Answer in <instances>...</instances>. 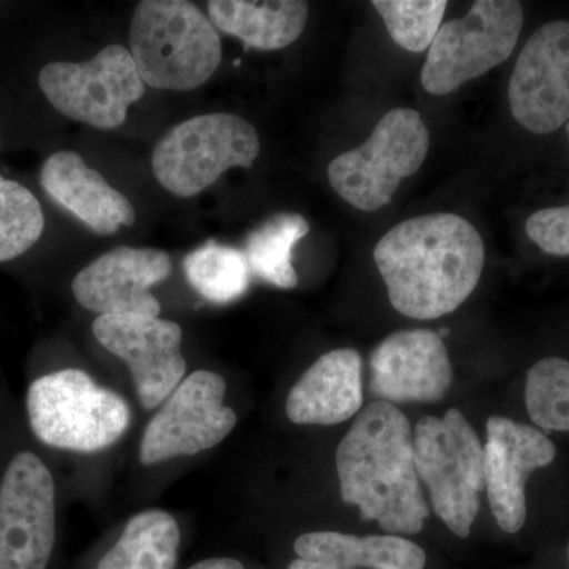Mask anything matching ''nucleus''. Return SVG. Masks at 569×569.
<instances>
[{
    "instance_id": "nucleus-10",
    "label": "nucleus",
    "mask_w": 569,
    "mask_h": 569,
    "mask_svg": "<svg viewBox=\"0 0 569 569\" xmlns=\"http://www.w3.org/2000/svg\"><path fill=\"white\" fill-rule=\"evenodd\" d=\"M227 383L219 373L197 370L183 378L146 426L140 445L142 466L194 456L222 443L238 415L223 403Z\"/></svg>"
},
{
    "instance_id": "nucleus-5",
    "label": "nucleus",
    "mask_w": 569,
    "mask_h": 569,
    "mask_svg": "<svg viewBox=\"0 0 569 569\" xmlns=\"http://www.w3.org/2000/svg\"><path fill=\"white\" fill-rule=\"evenodd\" d=\"M415 463L433 511L459 538L470 537L486 489L485 447L462 411L426 417L415 427Z\"/></svg>"
},
{
    "instance_id": "nucleus-7",
    "label": "nucleus",
    "mask_w": 569,
    "mask_h": 569,
    "mask_svg": "<svg viewBox=\"0 0 569 569\" xmlns=\"http://www.w3.org/2000/svg\"><path fill=\"white\" fill-rule=\"evenodd\" d=\"M429 146L421 114L397 108L380 119L365 144L329 163V183L356 209L377 211L391 203L400 182L422 167Z\"/></svg>"
},
{
    "instance_id": "nucleus-24",
    "label": "nucleus",
    "mask_w": 569,
    "mask_h": 569,
    "mask_svg": "<svg viewBox=\"0 0 569 569\" xmlns=\"http://www.w3.org/2000/svg\"><path fill=\"white\" fill-rule=\"evenodd\" d=\"M43 230V209L31 190L0 174V261L28 252Z\"/></svg>"
},
{
    "instance_id": "nucleus-25",
    "label": "nucleus",
    "mask_w": 569,
    "mask_h": 569,
    "mask_svg": "<svg viewBox=\"0 0 569 569\" xmlns=\"http://www.w3.org/2000/svg\"><path fill=\"white\" fill-rule=\"evenodd\" d=\"M531 421L550 432H569V361L546 358L531 367L526 385Z\"/></svg>"
},
{
    "instance_id": "nucleus-12",
    "label": "nucleus",
    "mask_w": 569,
    "mask_h": 569,
    "mask_svg": "<svg viewBox=\"0 0 569 569\" xmlns=\"http://www.w3.org/2000/svg\"><path fill=\"white\" fill-rule=\"evenodd\" d=\"M97 342L122 359L146 410L162 406L187 372L182 329L174 321L148 316H100L93 321Z\"/></svg>"
},
{
    "instance_id": "nucleus-11",
    "label": "nucleus",
    "mask_w": 569,
    "mask_h": 569,
    "mask_svg": "<svg viewBox=\"0 0 569 569\" xmlns=\"http://www.w3.org/2000/svg\"><path fill=\"white\" fill-rule=\"evenodd\" d=\"M54 545V479L39 456L18 452L0 482V569H47Z\"/></svg>"
},
{
    "instance_id": "nucleus-26",
    "label": "nucleus",
    "mask_w": 569,
    "mask_h": 569,
    "mask_svg": "<svg viewBox=\"0 0 569 569\" xmlns=\"http://www.w3.org/2000/svg\"><path fill=\"white\" fill-rule=\"evenodd\" d=\"M389 36L410 52L429 50L443 24L448 2L445 0H376Z\"/></svg>"
},
{
    "instance_id": "nucleus-13",
    "label": "nucleus",
    "mask_w": 569,
    "mask_h": 569,
    "mask_svg": "<svg viewBox=\"0 0 569 569\" xmlns=\"http://www.w3.org/2000/svg\"><path fill=\"white\" fill-rule=\"evenodd\" d=\"M512 118L548 134L569 121V21H550L520 51L508 86Z\"/></svg>"
},
{
    "instance_id": "nucleus-8",
    "label": "nucleus",
    "mask_w": 569,
    "mask_h": 569,
    "mask_svg": "<svg viewBox=\"0 0 569 569\" xmlns=\"http://www.w3.org/2000/svg\"><path fill=\"white\" fill-rule=\"evenodd\" d=\"M523 26L522 3L477 0L460 20L443 22L422 67V88L448 96L507 61Z\"/></svg>"
},
{
    "instance_id": "nucleus-4",
    "label": "nucleus",
    "mask_w": 569,
    "mask_h": 569,
    "mask_svg": "<svg viewBox=\"0 0 569 569\" xmlns=\"http://www.w3.org/2000/svg\"><path fill=\"white\" fill-rule=\"evenodd\" d=\"M26 403L32 432L41 443L81 455L118 443L132 417L123 397L78 369L37 378Z\"/></svg>"
},
{
    "instance_id": "nucleus-17",
    "label": "nucleus",
    "mask_w": 569,
    "mask_h": 569,
    "mask_svg": "<svg viewBox=\"0 0 569 569\" xmlns=\"http://www.w3.org/2000/svg\"><path fill=\"white\" fill-rule=\"evenodd\" d=\"M44 192L97 234H112L137 220L126 194L107 182L99 171L86 164L77 152L52 153L41 167Z\"/></svg>"
},
{
    "instance_id": "nucleus-9",
    "label": "nucleus",
    "mask_w": 569,
    "mask_h": 569,
    "mask_svg": "<svg viewBox=\"0 0 569 569\" xmlns=\"http://www.w3.org/2000/svg\"><path fill=\"white\" fill-rule=\"evenodd\" d=\"M39 86L56 110L100 130L122 126L129 108L144 96V82L122 44L103 48L88 62L48 63Z\"/></svg>"
},
{
    "instance_id": "nucleus-23",
    "label": "nucleus",
    "mask_w": 569,
    "mask_h": 569,
    "mask_svg": "<svg viewBox=\"0 0 569 569\" xmlns=\"http://www.w3.org/2000/svg\"><path fill=\"white\" fill-rule=\"evenodd\" d=\"M183 272L198 295L213 305H230L250 287L249 261L242 250L209 241L183 260Z\"/></svg>"
},
{
    "instance_id": "nucleus-19",
    "label": "nucleus",
    "mask_w": 569,
    "mask_h": 569,
    "mask_svg": "<svg viewBox=\"0 0 569 569\" xmlns=\"http://www.w3.org/2000/svg\"><path fill=\"white\" fill-rule=\"evenodd\" d=\"M298 559L288 569H425L427 556L410 539L310 531L295 541Z\"/></svg>"
},
{
    "instance_id": "nucleus-28",
    "label": "nucleus",
    "mask_w": 569,
    "mask_h": 569,
    "mask_svg": "<svg viewBox=\"0 0 569 569\" xmlns=\"http://www.w3.org/2000/svg\"><path fill=\"white\" fill-rule=\"evenodd\" d=\"M189 569H244V565L239 560L228 559V557H217L194 563Z\"/></svg>"
},
{
    "instance_id": "nucleus-27",
    "label": "nucleus",
    "mask_w": 569,
    "mask_h": 569,
    "mask_svg": "<svg viewBox=\"0 0 569 569\" xmlns=\"http://www.w3.org/2000/svg\"><path fill=\"white\" fill-rule=\"evenodd\" d=\"M526 231L542 252L569 257V204L531 213Z\"/></svg>"
},
{
    "instance_id": "nucleus-3",
    "label": "nucleus",
    "mask_w": 569,
    "mask_h": 569,
    "mask_svg": "<svg viewBox=\"0 0 569 569\" xmlns=\"http://www.w3.org/2000/svg\"><path fill=\"white\" fill-rule=\"evenodd\" d=\"M129 40L142 82L160 91H193L222 61L219 31L186 0H142L134 7Z\"/></svg>"
},
{
    "instance_id": "nucleus-18",
    "label": "nucleus",
    "mask_w": 569,
    "mask_h": 569,
    "mask_svg": "<svg viewBox=\"0 0 569 569\" xmlns=\"http://www.w3.org/2000/svg\"><path fill=\"white\" fill-rule=\"evenodd\" d=\"M361 356L351 348L328 351L302 373L287 399V417L295 425L336 426L362 407Z\"/></svg>"
},
{
    "instance_id": "nucleus-30",
    "label": "nucleus",
    "mask_w": 569,
    "mask_h": 569,
    "mask_svg": "<svg viewBox=\"0 0 569 569\" xmlns=\"http://www.w3.org/2000/svg\"><path fill=\"white\" fill-rule=\"evenodd\" d=\"M568 557H569V546H568Z\"/></svg>"
},
{
    "instance_id": "nucleus-1",
    "label": "nucleus",
    "mask_w": 569,
    "mask_h": 569,
    "mask_svg": "<svg viewBox=\"0 0 569 569\" xmlns=\"http://www.w3.org/2000/svg\"><path fill=\"white\" fill-rule=\"evenodd\" d=\"M485 257L477 228L451 212L396 224L373 250L389 301L415 320H436L459 309L481 279Z\"/></svg>"
},
{
    "instance_id": "nucleus-14",
    "label": "nucleus",
    "mask_w": 569,
    "mask_h": 569,
    "mask_svg": "<svg viewBox=\"0 0 569 569\" xmlns=\"http://www.w3.org/2000/svg\"><path fill=\"white\" fill-rule=\"evenodd\" d=\"M170 254L157 249L118 247L78 272L71 291L78 305L100 316L159 317L153 284L171 274Z\"/></svg>"
},
{
    "instance_id": "nucleus-15",
    "label": "nucleus",
    "mask_w": 569,
    "mask_h": 569,
    "mask_svg": "<svg viewBox=\"0 0 569 569\" xmlns=\"http://www.w3.org/2000/svg\"><path fill=\"white\" fill-rule=\"evenodd\" d=\"M556 445L535 427L503 417L488 421L485 479L498 527L518 533L527 519L526 485L531 473L550 466Z\"/></svg>"
},
{
    "instance_id": "nucleus-29",
    "label": "nucleus",
    "mask_w": 569,
    "mask_h": 569,
    "mask_svg": "<svg viewBox=\"0 0 569 569\" xmlns=\"http://www.w3.org/2000/svg\"><path fill=\"white\" fill-rule=\"evenodd\" d=\"M568 140H569V121H568Z\"/></svg>"
},
{
    "instance_id": "nucleus-22",
    "label": "nucleus",
    "mask_w": 569,
    "mask_h": 569,
    "mask_svg": "<svg viewBox=\"0 0 569 569\" xmlns=\"http://www.w3.org/2000/svg\"><path fill=\"white\" fill-rule=\"evenodd\" d=\"M309 231L301 213L279 212L264 220L246 239L244 253L252 274L282 290L295 288L293 250Z\"/></svg>"
},
{
    "instance_id": "nucleus-2",
    "label": "nucleus",
    "mask_w": 569,
    "mask_h": 569,
    "mask_svg": "<svg viewBox=\"0 0 569 569\" xmlns=\"http://www.w3.org/2000/svg\"><path fill=\"white\" fill-rule=\"evenodd\" d=\"M340 496L391 535H417L429 518L406 415L385 400L367 406L336 452Z\"/></svg>"
},
{
    "instance_id": "nucleus-6",
    "label": "nucleus",
    "mask_w": 569,
    "mask_h": 569,
    "mask_svg": "<svg viewBox=\"0 0 569 569\" xmlns=\"http://www.w3.org/2000/svg\"><path fill=\"white\" fill-rule=\"evenodd\" d=\"M257 129L241 116L212 112L170 130L152 152V171L163 189L197 197L231 168H252L260 156Z\"/></svg>"
},
{
    "instance_id": "nucleus-21",
    "label": "nucleus",
    "mask_w": 569,
    "mask_h": 569,
    "mask_svg": "<svg viewBox=\"0 0 569 569\" xmlns=\"http://www.w3.org/2000/svg\"><path fill=\"white\" fill-rule=\"evenodd\" d=\"M179 545L181 530L173 516L163 509H146L127 522L97 569H174Z\"/></svg>"
},
{
    "instance_id": "nucleus-16",
    "label": "nucleus",
    "mask_w": 569,
    "mask_h": 569,
    "mask_svg": "<svg viewBox=\"0 0 569 569\" xmlns=\"http://www.w3.org/2000/svg\"><path fill=\"white\" fill-rule=\"evenodd\" d=\"M370 370V391L389 403L437 402L452 381L447 347L429 329L387 337L373 351Z\"/></svg>"
},
{
    "instance_id": "nucleus-20",
    "label": "nucleus",
    "mask_w": 569,
    "mask_h": 569,
    "mask_svg": "<svg viewBox=\"0 0 569 569\" xmlns=\"http://www.w3.org/2000/svg\"><path fill=\"white\" fill-rule=\"evenodd\" d=\"M208 11L217 31L244 41L247 48L276 51L295 43L305 32L309 3L301 0H211Z\"/></svg>"
}]
</instances>
